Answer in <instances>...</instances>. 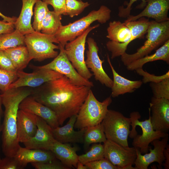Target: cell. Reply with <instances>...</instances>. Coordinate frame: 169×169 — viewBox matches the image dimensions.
<instances>
[{"mask_svg": "<svg viewBox=\"0 0 169 169\" xmlns=\"http://www.w3.org/2000/svg\"><path fill=\"white\" fill-rule=\"evenodd\" d=\"M2 124H0V133L2 131ZM1 158L0 157V161L1 160Z\"/></svg>", "mask_w": 169, "mask_h": 169, "instance_id": "7dc6e473", "label": "cell"}, {"mask_svg": "<svg viewBox=\"0 0 169 169\" xmlns=\"http://www.w3.org/2000/svg\"><path fill=\"white\" fill-rule=\"evenodd\" d=\"M25 46L32 59L41 62L46 59L55 58L58 55V41L54 36L35 31L24 35Z\"/></svg>", "mask_w": 169, "mask_h": 169, "instance_id": "52a82bcc", "label": "cell"}, {"mask_svg": "<svg viewBox=\"0 0 169 169\" xmlns=\"http://www.w3.org/2000/svg\"><path fill=\"white\" fill-rule=\"evenodd\" d=\"M22 0V6L21 12L14 24L15 29L25 35L35 31L31 24V20L34 6L38 0Z\"/></svg>", "mask_w": 169, "mask_h": 169, "instance_id": "cb8c5ba5", "label": "cell"}, {"mask_svg": "<svg viewBox=\"0 0 169 169\" xmlns=\"http://www.w3.org/2000/svg\"><path fill=\"white\" fill-rule=\"evenodd\" d=\"M91 88L75 85L64 75L32 90L31 95L54 112L62 125L67 119L77 115Z\"/></svg>", "mask_w": 169, "mask_h": 169, "instance_id": "6da1fadb", "label": "cell"}, {"mask_svg": "<svg viewBox=\"0 0 169 169\" xmlns=\"http://www.w3.org/2000/svg\"><path fill=\"white\" fill-rule=\"evenodd\" d=\"M138 0H130L129 3H126V7L125 8L123 6H120L119 8L118 16L121 18H127L130 15L131 6L133 3ZM142 1L141 4L138 6L139 8H142L146 5V0H141Z\"/></svg>", "mask_w": 169, "mask_h": 169, "instance_id": "ab89813d", "label": "cell"}, {"mask_svg": "<svg viewBox=\"0 0 169 169\" xmlns=\"http://www.w3.org/2000/svg\"><path fill=\"white\" fill-rule=\"evenodd\" d=\"M107 60L113 75L111 97L115 98L126 93L133 92L141 87L143 83L141 80H131L117 73L112 64L108 54L107 55Z\"/></svg>", "mask_w": 169, "mask_h": 169, "instance_id": "603a6c76", "label": "cell"}, {"mask_svg": "<svg viewBox=\"0 0 169 169\" xmlns=\"http://www.w3.org/2000/svg\"><path fill=\"white\" fill-rule=\"evenodd\" d=\"M150 86L153 96L157 98L169 100V77L156 83L150 82Z\"/></svg>", "mask_w": 169, "mask_h": 169, "instance_id": "1f68e13d", "label": "cell"}, {"mask_svg": "<svg viewBox=\"0 0 169 169\" xmlns=\"http://www.w3.org/2000/svg\"><path fill=\"white\" fill-rule=\"evenodd\" d=\"M111 12L108 8L102 5L97 10H92L72 23L62 25L54 36L59 44L64 47L68 41L73 40L81 34L93 22L97 21L101 24L106 23L110 18Z\"/></svg>", "mask_w": 169, "mask_h": 169, "instance_id": "3957f363", "label": "cell"}, {"mask_svg": "<svg viewBox=\"0 0 169 169\" xmlns=\"http://www.w3.org/2000/svg\"><path fill=\"white\" fill-rule=\"evenodd\" d=\"M2 100L1 95H0V124H1V121L3 116V111L2 109Z\"/></svg>", "mask_w": 169, "mask_h": 169, "instance_id": "f6af8a7d", "label": "cell"}, {"mask_svg": "<svg viewBox=\"0 0 169 169\" xmlns=\"http://www.w3.org/2000/svg\"><path fill=\"white\" fill-rule=\"evenodd\" d=\"M146 33V40L136 53L129 54L125 52L121 56L124 65L126 66L132 61L148 55L169 40V20L161 22L151 21Z\"/></svg>", "mask_w": 169, "mask_h": 169, "instance_id": "5b68a950", "label": "cell"}, {"mask_svg": "<svg viewBox=\"0 0 169 169\" xmlns=\"http://www.w3.org/2000/svg\"><path fill=\"white\" fill-rule=\"evenodd\" d=\"M48 5L43 1L38 0L34 8V20L32 27L36 32H40L42 22L49 10Z\"/></svg>", "mask_w": 169, "mask_h": 169, "instance_id": "4dcf8cb0", "label": "cell"}, {"mask_svg": "<svg viewBox=\"0 0 169 169\" xmlns=\"http://www.w3.org/2000/svg\"><path fill=\"white\" fill-rule=\"evenodd\" d=\"M135 70L137 74L143 76V78L142 81L144 83H146L149 82H158L166 78L169 77V71L163 75L157 76L144 71L142 68H139Z\"/></svg>", "mask_w": 169, "mask_h": 169, "instance_id": "e575fe53", "label": "cell"}, {"mask_svg": "<svg viewBox=\"0 0 169 169\" xmlns=\"http://www.w3.org/2000/svg\"><path fill=\"white\" fill-rule=\"evenodd\" d=\"M76 168L77 169H87L85 165L79 161L77 162Z\"/></svg>", "mask_w": 169, "mask_h": 169, "instance_id": "bcb514c9", "label": "cell"}, {"mask_svg": "<svg viewBox=\"0 0 169 169\" xmlns=\"http://www.w3.org/2000/svg\"><path fill=\"white\" fill-rule=\"evenodd\" d=\"M24 35L15 29L13 32L0 35V51L21 46H25Z\"/></svg>", "mask_w": 169, "mask_h": 169, "instance_id": "f1b7e54d", "label": "cell"}, {"mask_svg": "<svg viewBox=\"0 0 169 169\" xmlns=\"http://www.w3.org/2000/svg\"><path fill=\"white\" fill-rule=\"evenodd\" d=\"M76 117L77 115H73L64 126L52 128L53 136L56 141L62 143L83 144L84 135L86 128L78 131L74 130Z\"/></svg>", "mask_w": 169, "mask_h": 169, "instance_id": "d6986e66", "label": "cell"}, {"mask_svg": "<svg viewBox=\"0 0 169 169\" xmlns=\"http://www.w3.org/2000/svg\"><path fill=\"white\" fill-rule=\"evenodd\" d=\"M14 23L0 20V35L11 33L15 29Z\"/></svg>", "mask_w": 169, "mask_h": 169, "instance_id": "b9f144b4", "label": "cell"}, {"mask_svg": "<svg viewBox=\"0 0 169 169\" xmlns=\"http://www.w3.org/2000/svg\"><path fill=\"white\" fill-rule=\"evenodd\" d=\"M59 53L52 61L43 66L31 65L30 67L54 70L65 76L75 85L93 87V83L83 78L73 67L67 57L64 47L59 44Z\"/></svg>", "mask_w": 169, "mask_h": 169, "instance_id": "30bf717a", "label": "cell"}, {"mask_svg": "<svg viewBox=\"0 0 169 169\" xmlns=\"http://www.w3.org/2000/svg\"><path fill=\"white\" fill-rule=\"evenodd\" d=\"M18 78L17 72H8L0 69V92L7 90L10 84Z\"/></svg>", "mask_w": 169, "mask_h": 169, "instance_id": "836d02e7", "label": "cell"}, {"mask_svg": "<svg viewBox=\"0 0 169 169\" xmlns=\"http://www.w3.org/2000/svg\"><path fill=\"white\" fill-rule=\"evenodd\" d=\"M99 24L90 26L81 34L73 41L67 42L64 47L67 57L78 73L83 78L89 80L93 76L86 66L84 52L86 37L89 33L98 27Z\"/></svg>", "mask_w": 169, "mask_h": 169, "instance_id": "9c48e42d", "label": "cell"}, {"mask_svg": "<svg viewBox=\"0 0 169 169\" xmlns=\"http://www.w3.org/2000/svg\"><path fill=\"white\" fill-rule=\"evenodd\" d=\"M103 145L104 157L117 169H135L132 166L137 157L134 147H125L107 139Z\"/></svg>", "mask_w": 169, "mask_h": 169, "instance_id": "8fae6325", "label": "cell"}, {"mask_svg": "<svg viewBox=\"0 0 169 169\" xmlns=\"http://www.w3.org/2000/svg\"><path fill=\"white\" fill-rule=\"evenodd\" d=\"M31 68L34 69L31 73H26L23 70L18 71L17 79L10 84L9 88L21 87L37 88L46 82L64 76L51 70Z\"/></svg>", "mask_w": 169, "mask_h": 169, "instance_id": "7c38bea8", "label": "cell"}, {"mask_svg": "<svg viewBox=\"0 0 169 169\" xmlns=\"http://www.w3.org/2000/svg\"><path fill=\"white\" fill-rule=\"evenodd\" d=\"M36 169H69L60 161L57 159L45 162H35L31 163Z\"/></svg>", "mask_w": 169, "mask_h": 169, "instance_id": "74e56055", "label": "cell"}, {"mask_svg": "<svg viewBox=\"0 0 169 169\" xmlns=\"http://www.w3.org/2000/svg\"><path fill=\"white\" fill-rule=\"evenodd\" d=\"M15 156L24 168L29 163L48 162L57 159L50 150L29 149L21 146Z\"/></svg>", "mask_w": 169, "mask_h": 169, "instance_id": "44dd1931", "label": "cell"}, {"mask_svg": "<svg viewBox=\"0 0 169 169\" xmlns=\"http://www.w3.org/2000/svg\"><path fill=\"white\" fill-rule=\"evenodd\" d=\"M165 160L162 164L164 169H169V145L168 144L165 148L164 152Z\"/></svg>", "mask_w": 169, "mask_h": 169, "instance_id": "7bdbcfd3", "label": "cell"}, {"mask_svg": "<svg viewBox=\"0 0 169 169\" xmlns=\"http://www.w3.org/2000/svg\"><path fill=\"white\" fill-rule=\"evenodd\" d=\"M32 92L27 87H21L9 88L1 94L5 108L2 139V151L5 156H14L20 147L18 136L17 113L20 104Z\"/></svg>", "mask_w": 169, "mask_h": 169, "instance_id": "7a4b0ae2", "label": "cell"}, {"mask_svg": "<svg viewBox=\"0 0 169 169\" xmlns=\"http://www.w3.org/2000/svg\"><path fill=\"white\" fill-rule=\"evenodd\" d=\"M24 168L14 156H7L0 161V169H23Z\"/></svg>", "mask_w": 169, "mask_h": 169, "instance_id": "d590c367", "label": "cell"}, {"mask_svg": "<svg viewBox=\"0 0 169 169\" xmlns=\"http://www.w3.org/2000/svg\"><path fill=\"white\" fill-rule=\"evenodd\" d=\"M0 17L3 19V21L13 23H14L17 18L15 17H10L6 16L0 12Z\"/></svg>", "mask_w": 169, "mask_h": 169, "instance_id": "ee69618b", "label": "cell"}, {"mask_svg": "<svg viewBox=\"0 0 169 169\" xmlns=\"http://www.w3.org/2000/svg\"><path fill=\"white\" fill-rule=\"evenodd\" d=\"M43 1L48 5H51L54 8V11L57 14L64 15L66 0H43Z\"/></svg>", "mask_w": 169, "mask_h": 169, "instance_id": "60d3db41", "label": "cell"}, {"mask_svg": "<svg viewBox=\"0 0 169 169\" xmlns=\"http://www.w3.org/2000/svg\"><path fill=\"white\" fill-rule=\"evenodd\" d=\"M37 130L35 135L23 143L29 149H39L50 150L55 141L51 127L41 118L37 116Z\"/></svg>", "mask_w": 169, "mask_h": 169, "instance_id": "2e32d148", "label": "cell"}, {"mask_svg": "<svg viewBox=\"0 0 169 169\" xmlns=\"http://www.w3.org/2000/svg\"><path fill=\"white\" fill-rule=\"evenodd\" d=\"M87 169H117L107 159H102L85 163Z\"/></svg>", "mask_w": 169, "mask_h": 169, "instance_id": "8d00e7d4", "label": "cell"}, {"mask_svg": "<svg viewBox=\"0 0 169 169\" xmlns=\"http://www.w3.org/2000/svg\"><path fill=\"white\" fill-rule=\"evenodd\" d=\"M90 5L88 2L78 0H66L64 15L73 17L80 14Z\"/></svg>", "mask_w": 169, "mask_h": 169, "instance_id": "d6a6232c", "label": "cell"}, {"mask_svg": "<svg viewBox=\"0 0 169 169\" xmlns=\"http://www.w3.org/2000/svg\"><path fill=\"white\" fill-rule=\"evenodd\" d=\"M158 60H162L169 64V39L156 50L153 54L147 55L135 60L126 66L127 69L130 71L142 68L146 63Z\"/></svg>", "mask_w": 169, "mask_h": 169, "instance_id": "d4e9b609", "label": "cell"}, {"mask_svg": "<svg viewBox=\"0 0 169 169\" xmlns=\"http://www.w3.org/2000/svg\"><path fill=\"white\" fill-rule=\"evenodd\" d=\"M150 110L148 119L140 121L141 115L137 111L131 112L130 115L131 120L132 129L129 136L133 138L132 144L135 148L137 149L142 154L148 153L149 144L154 140L163 138L167 133L154 130L151 121Z\"/></svg>", "mask_w": 169, "mask_h": 169, "instance_id": "8992f818", "label": "cell"}, {"mask_svg": "<svg viewBox=\"0 0 169 169\" xmlns=\"http://www.w3.org/2000/svg\"><path fill=\"white\" fill-rule=\"evenodd\" d=\"M78 1H81V0H78Z\"/></svg>", "mask_w": 169, "mask_h": 169, "instance_id": "c3c4849f", "label": "cell"}, {"mask_svg": "<svg viewBox=\"0 0 169 169\" xmlns=\"http://www.w3.org/2000/svg\"><path fill=\"white\" fill-rule=\"evenodd\" d=\"M106 139L123 146H128L131 120L121 113L108 110L101 122Z\"/></svg>", "mask_w": 169, "mask_h": 169, "instance_id": "ba28073f", "label": "cell"}, {"mask_svg": "<svg viewBox=\"0 0 169 169\" xmlns=\"http://www.w3.org/2000/svg\"><path fill=\"white\" fill-rule=\"evenodd\" d=\"M106 140L101 122L96 125L87 127L84 135V149L87 150L91 144L104 143Z\"/></svg>", "mask_w": 169, "mask_h": 169, "instance_id": "83f0119b", "label": "cell"}, {"mask_svg": "<svg viewBox=\"0 0 169 169\" xmlns=\"http://www.w3.org/2000/svg\"><path fill=\"white\" fill-rule=\"evenodd\" d=\"M87 42L88 50L86 52L87 58L85 60L86 67L93 72L96 80L107 87L111 88L113 80L103 68L102 64L104 60H101L99 56V48L96 43L91 37L88 38Z\"/></svg>", "mask_w": 169, "mask_h": 169, "instance_id": "4fadbf2b", "label": "cell"}, {"mask_svg": "<svg viewBox=\"0 0 169 169\" xmlns=\"http://www.w3.org/2000/svg\"><path fill=\"white\" fill-rule=\"evenodd\" d=\"M61 19L62 15L49 10L42 22L41 33L54 36L62 25Z\"/></svg>", "mask_w": 169, "mask_h": 169, "instance_id": "4316f807", "label": "cell"}, {"mask_svg": "<svg viewBox=\"0 0 169 169\" xmlns=\"http://www.w3.org/2000/svg\"><path fill=\"white\" fill-rule=\"evenodd\" d=\"M19 109L34 114L43 119L51 127L59 126L56 114L50 109L37 101L31 95L20 103Z\"/></svg>", "mask_w": 169, "mask_h": 169, "instance_id": "e0dca14e", "label": "cell"}, {"mask_svg": "<svg viewBox=\"0 0 169 169\" xmlns=\"http://www.w3.org/2000/svg\"><path fill=\"white\" fill-rule=\"evenodd\" d=\"M112 102L111 95L102 102L99 101L90 89L77 115L74 128L80 130L100 124Z\"/></svg>", "mask_w": 169, "mask_h": 169, "instance_id": "277c9868", "label": "cell"}, {"mask_svg": "<svg viewBox=\"0 0 169 169\" xmlns=\"http://www.w3.org/2000/svg\"><path fill=\"white\" fill-rule=\"evenodd\" d=\"M104 157V145L93 143L90 149L85 153L78 156L79 161L84 164Z\"/></svg>", "mask_w": 169, "mask_h": 169, "instance_id": "f546056e", "label": "cell"}, {"mask_svg": "<svg viewBox=\"0 0 169 169\" xmlns=\"http://www.w3.org/2000/svg\"><path fill=\"white\" fill-rule=\"evenodd\" d=\"M79 150L77 146H72L70 143H62L56 140L50 149L57 159L69 169L76 168L79 161L76 152Z\"/></svg>", "mask_w": 169, "mask_h": 169, "instance_id": "7402d4cb", "label": "cell"}, {"mask_svg": "<svg viewBox=\"0 0 169 169\" xmlns=\"http://www.w3.org/2000/svg\"><path fill=\"white\" fill-rule=\"evenodd\" d=\"M151 123L154 130L167 133L169 130V100L152 97L150 103Z\"/></svg>", "mask_w": 169, "mask_h": 169, "instance_id": "9a60e30c", "label": "cell"}, {"mask_svg": "<svg viewBox=\"0 0 169 169\" xmlns=\"http://www.w3.org/2000/svg\"><path fill=\"white\" fill-rule=\"evenodd\" d=\"M169 0H146L144 9L136 15H130L125 21H135L145 17L152 18L157 22L169 20Z\"/></svg>", "mask_w": 169, "mask_h": 169, "instance_id": "ac0fdd59", "label": "cell"}, {"mask_svg": "<svg viewBox=\"0 0 169 169\" xmlns=\"http://www.w3.org/2000/svg\"><path fill=\"white\" fill-rule=\"evenodd\" d=\"M169 135L160 139L153 141L151 143L154 146L153 149L151 147L149 148V153L142 155L140 151L135 148L137 155L136 158L134 162L135 169H147L149 165L151 163L156 162L158 163L160 167L165 160L164 150L168 145Z\"/></svg>", "mask_w": 169, "mask_h": 169, "instance_id": "5bb4252c", "label": "cell"}, {"mask_svg": "<svg viewBox=\"0 0 169 169\" xmlns=\"http://www.w3.org/2000/svg\"><path fill=\"white\" fill-rule=\"evenodd\" d=\"M0 69L12 72H17L11 60L4 51H0Z\"/></svg>", "mask_w": 169, "mask_h": 169, "instance_id": "f35d334b", "label": "cell"}, {"mask_svg": "<svg viewBox=\"0 0 169 169\" xmlns=\"http://www.w3.org/2000/svg\"><path fill=\"white\" fill-rule=\"evenodd\" d=\"M4 51L11 60L17 71L23 70L32 60L26 46L11 48Z\"/></svg>", "mask_w": 169, "mask_h": 169, "instance_id": "484cf974", "label": "cell"}, {"mask_svg": "<svg viewBox=\"0 0 169 169\" xmlns=\"http://www.w3.org/2000/svg\"><path fill=\"white\" fill-rule=\"evenodd\" d=\"M37 116L18 110L17 116V128L19 142L24 143L32 138L37 130Z\"/></svg>", "mask_w": 169, "mask_h": 169, "instance_id": "ffe728a7", "label": "cell"}]
</instances>
